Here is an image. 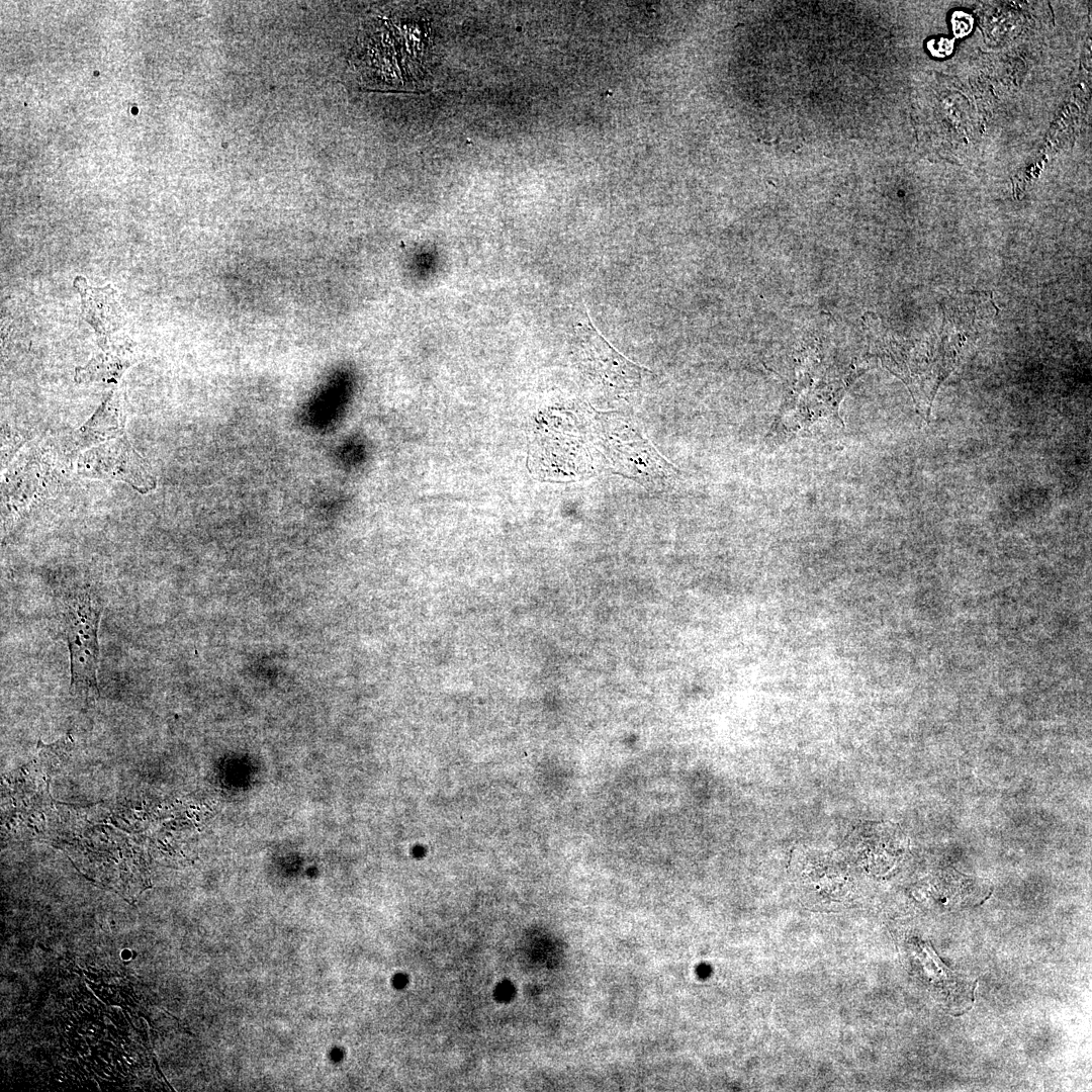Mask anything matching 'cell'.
Wrapping results in <instances>:
<instances>
[{"label":"cell","instance_id":"6da1fadb","mask_svg":"<svg viewBox=\"0 0 1092 1092\" xmlns=\"http://www.w3.org/2000/svg\"><path fill=\"white\" fill-rule=\"evenodd\" d=\"M422 20L394 14L365 24L352 55L360 83L386 90L416 86L430 60L429 27Z\"/></svg>","mask_w":1092,"mask_h":1092},{"label":"cell","instance_id":"7a4b0ae2","mask_svg":"<svg viewBox=\"0 0 1092 1092\" xmlns=\"http://www.w3.org/2000/svg\"><path fill=\"white\" fill-rule=\"evenodd\" d=\"M55 603L57 632L66 641L70 653V690L85 697L98 695L97 631L103 609L101 599L95 589L81 586L59 590Z\"/></svg>","mask_w":1092,"mask_h":1092},{"label":"cell","instance_id":"3957f363","mask_svg":"<svg viewBox=\"0 0 1092 1092\" xmlns=\"http://www.w3.org/2000/svg\"><path fill=\"white\" fill-rule=\"evenodd\" d=\"M586 370L597 391L612 398L630 395L640 386V367L612 348L590 323L581 329Z\"/></svg>","mask_w":1092,"mask_h":1092},{"label":"cell","instance_id":"277c9868","mask_svg":"<svg viewBox=\"0 0 1092 1092\" xmlns=\"http://www.w3.org/2000/svg\"><path fill=\"white\" fill-rule=\"evenodd\" d=\"M78 470L89 477L124 481L142 493L156 486V479L148 464L123 435L83 453L78 461Z\"/></svg>","mask_w":1092,"mask_h":1092},{"label":"cell","instance_id":"5b68a950","mask_svg":"<svg viewBox=\"0 0 1092 1092\" xmlns=\"http://www.w3.org/2000/svg\"><path fill=\"white\" fill-rule=\"evenodd\" d=\"M605 434L606 455L616 472L650 483L664 482L673 475L671 465L632 428L616 422Z\"/></svg>","mask_w":1092,"mask_h":1092},{"label":"cell","instance_id":"8992f818","mask_svg":"<svg viewBox=\"0 0 1092 1092\" xmlns=\"http://www.w3.org/2000/svg\"><path fill=\"white\" fill-rule=\"evenodd\" d=\"M74 286L81 295L83 318L94 329L100 348L106 350L110 336L122 324L115 290L110 285L91 287L82 276L75 278Z\"/></svg>","mask_w":1092,"mask_h":1092},{"label":"cell","instance_id":"52a82bcc","mask_svg":"<svg viewBox=\"0 0 1092 1092\" xmlns=\"http://www.w3.org/2000/svg\"><path fill=\"white\" fill-rule=\"evenodd\" d=\"M344 399L343 378L339 375L330 376L306 404L303 412L305 425L315 431L330 429L339 419Z\"/></svg>","mask_w":1092,"mask_h":1092},{"label":"cell","instance_id":"ba28073f","mask_svg":"<svg viewBox=\"0 0 1092 1092\" xmlns=\"http://www.w3.org/2000/svg\"><path fill=\"white\" fill-rule=\"evenodd\" d=\"M122 396L114 390L79 431L82 443H98L120 437L125 426Z\"/></svg>","mask_w":1092,"mask_h":1092},{"label":"cell","instance_id":"9c48e42d","mask_svg":"<svg viewBox=\"0 0 1092 1092\" xmlns=\"http://www.w3.org/2000/svg\"><path fill=\"white\" fill-rule=\"evenodd\" d=\"M130 364L131 360L125 355L114 351L109 352L108 347L86 366L76 369V380L113 382Z\"/></svg>","mask_w":1092,"mask_h":1092},{"label":"cell","instance_id":"30bf717a","mask_svg":"<svg viewBox=\"0 0 1092 1092\" xmlns=\"http://www.w3.org/2000/svg\"><path fill=\"white\" fill-rule=\"evenodd\" d=\"M950 22L953 34L960 38L967 36L974 26V18L971 14L964 11L953 12Z\"/></svg>","mask_w":1092,"mask_h":1092},{"label":"cell","instance_id":"8fae6325","mask_svg":"<svg viewBox=\"0 0 1092 1092\" xmlns=\"http://www.w3.org/2000/svg\"><path fill=\"white\" fill-rule=\"evenodd\" d=\"M927 49L935 58H945L952 53L953 40L946 37L932 38L927 42Z\"/></svg>","mask_w":1092,"mask_h":1092}]
</instances>
